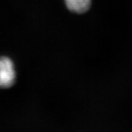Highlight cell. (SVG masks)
I'll use <instances>...</instances> for the list:
<instances>
[{"instance_id": "6da1fadb", "label": "cell", "mask_w": 132, "mask_h": 132, "mask_svg": "<svg viewBox=\"0 0 132 132\" xmlns=\"http://www.w3.org/2000/svg\"><path fill=\"white\" fill-rule=\"evenodd\" d=\"M16 73L12 60L6 56L0 57V88L12 87L15 81Z\"/></svg>"}, {"instance_id": "7a4b0ae2", "label": "cell", "mask_w": 132, "mask_h": 132, "mask_svg": "<svg viewBox=\"0 0 132 132\" xmlns=\"http://www.w3.org/2000/svg\"><path fill=\"white\" fill-rule=\"evenodd\" d=\"M64 2L70 11L77 13L88 11L91 4V0H64Z\"/></svg>"}]
</instances>
